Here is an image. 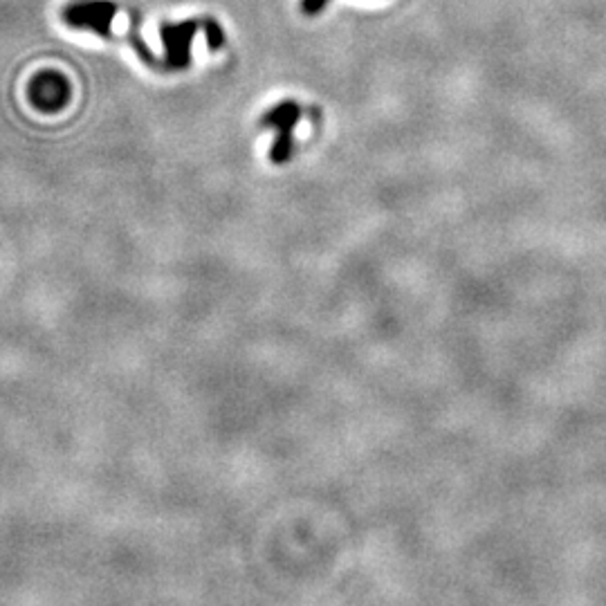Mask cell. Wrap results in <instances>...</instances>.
I'll return each mask as SVG.
<instances>
[{
    "label": "cell",
    "instance_id": "6da1fadb",
    "mask_svg": "<svg viewBox=\"0 0 606 606\" xmlns=\"http://www.w3.org/2000/svg\"><path fill=\"white\" fill-rule=\"evenodd\" d=\"M205 27V21H184V23H162L160 39L164 43V70H186L191 61V39L198 29Z\"/></svg>",
    "mask_w": 606,
    "mask_h": 606
},
{
    "label": "cell",
    "instance_id": "5b68a950",
    "mask_svg": "<svg viewBox=\"0 0 606 606\" xmlns=\"http://www.w3.org/2000/svg\"><path fill=\"white\" fill-rule=\"evenodd\" d=\"M205 32H207V43H209V48H211V50H221V48H223L225 36H223V32H221L218 23L205 19Z\"/></svg>",
    "mask_w": 606,
    "mask_h": 606
},
{
    "label": "cell",
    "instance_id": "277c9868",
    "mask_svg": "<svg viewBox=\"0 0 606 606\" xmlns=\"http://www.w3.org/2000/svg\"><path fill=\"white\" fill-rule=\"evenodd\" d=\"M29 99L43 113H59L70 101V84L64 74L45 70L29 84Z\"/></svg>",
    "mask_w": 606,
    "mask_h": 606
},
{
    "label": "cell",
    "instance_id": "8992f818",
    "mask_svg": "<svg viewBox=\"0 0 606 606\" xmlns=\"http://www.w3.org/2000/svg\"><path fill=\"white\" fill-rule=\"evenodd\" d=\"M328 3L330 0H301V9L308 16H315V14H319Z\"/></svg>",
    "mask_w": 606,
    "mask_h": 606
},
{
    "label": "cell",
    "instance_id": "7a4b0ae2",
    "mask_svg": "<svg viewBox=\"0 0 606 606\" xmlns=\"http://www.w3.org/2000/svg\"><path fill=\"white\" fill-rule=\"evenodd\" d=\"M117 5L106 0H81L64 9V21L76 29H90L101 39H113V19Z\"/></svg>",
    "mask_w": 606,
    "mask_h": 606
},
{
    "label": "cell",
    "instance_id": "3957f363",
    "mask_svg": "<svg viewBox=\"0 0 606 606\" xmlns=\"http://www.w3.org/2000/svg\"><path fill=\"white\" fill-rule=\"evenodd\" d=\"M301 117V108L294 103V101H281L278 106H274L272 111H268L261 119V126L263 128H276L278 135L272 144L270 151V158L274 164H283L290 160L292 155V133L297 121Z\"/></svg>",
    "mask_w": 606,
    "mask_h": 606
}]
</instances>
